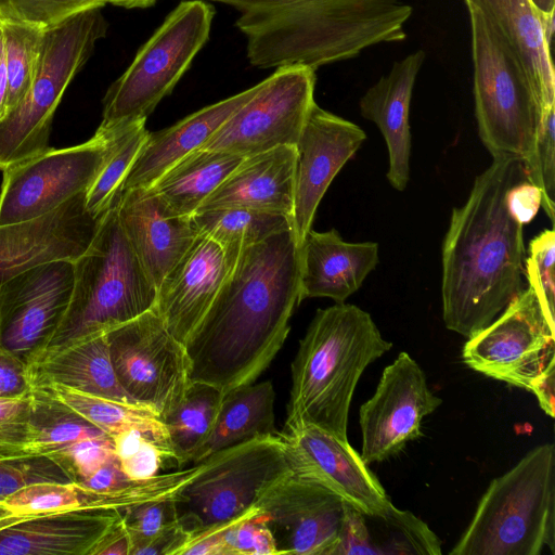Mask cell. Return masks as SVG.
Masks as SVG:
<instances>
[{
    "label": "cell",
    "mask_w": 555,
    "mask_h": 555,
    "mask_svg": "<svg viewBox=\"0 0 555 555\" xmlns=\"http://www.w3.org/2000/svg\"><path fill=\"white\" fill-rule=\"evenodd\" d=\"M293 229L245 247L184 344L190 380L223 395L254 383L282 348L300 299Z\"/></svg>",
    "instance_id": "cell-1"
},
{
    "label": "cell",
    "mask_w": 555,
    "mask_h": 555,
    "mask_svg": "<svg viewBox=\"0 0 555 555\" xmlns=\"http://www.w3.org/2000/svg\"><path fill=\"white\" fill-rule=\"evenodd\" d=\"M524 179L520 159L495 157L452 210L442 244V319L464 337L489 325L526 288L524 224L507 202Z\"/></svg>",
    "instance_id": "cell-2"
},
{
    "label": "cell",
    "mask_w": 555,
    "mask_h": 555,
    "mask_svg": "<svg viewBox=\"0 0 555 555\" xmlns=\"http://www.w3.org/2000/svg\"><path fill=\"white\" fill-rule=\"evenodd\" d=\"M412 7L402 0H306L242 13L236 26L247 38V57L259 68L320 66L364 49L405 38Z\"/></svg>",
    "instance_id": "cell-3"
},
{
    "label": "cell",
    "mask_w": 555,
    "mask_h": 555,
    "mask_svg": "<svg viewBox=\"0 0 555 555\" xmlns=\"http://www.w3.org/2000/svg\"><path fill=\"white\" fill-rule=\"evenodd\" d=\"M391 347L370 313L356 305L335 302L317 310L292 362L285 426L309 424L348 441L357 384Z\"/></svg>",
    "instance_id": "cell-4"
},
{
    "label": "cell",
    "mask_w": 555,
    "mask_h": 555,
    "mask_svg": "<svg viewBox=\"0 0 555 555\" xmlns=\"http://www.w3.org/2000/svg\"><path fill=\"white\" fill-rule=\"evenodd\" d=\"M116 204L74 261L70 302L42 358L127 323L155 306L156 286L120 225Z\"/></svg>",
    "instance_id": "cell-5"
},
{
    "label": "cell",
    "mask_w": 555,
    "mask_h": 555,
    "mask_svg": "<svg viewBox=\"0 0 555 555\" xmlns=\"http://www.w3.org/2000/svg\"><path fill=\"white\" fill-rule=\"evenodd\" d=\"M555 553V449L542 443L494 478L450 555Z\"/></svg>",
    "instance_id": "cell-6"
},
{
    "label": "cell",
    "mask_w": 555,
    "mask_h": 555,
    "mask_svg": "<svg viewBox=\"0 0 555 555\" xmlns=\"http://www.w3.org/2000/svg\"><path fill=\"white\" fill-rule=\"evenodd\" d=\"M466 8L470 21L479 138L493 158L520 159L527 180L538 186L535 150L542 108L501 33L475 7L466 4Z\"/></svg>",
    "instance_id": "cell-7"
},
{
    "label": "cell",
    "mask_w": 555,
    "mask_h": 555,
    "mask_svg": "<svg viewBox=\"0 0 555 555\" xmlns=\"http://www.w3.org/2000/svg\"><path fill=\"white\" fill-rule=\"evenodd\" d=\"M106 30L101 8L81 11L44 30L30 88L0 120V170L50 147L52 120L64 91Z\"/></svg>",
    "instance_id": "cell-8"
},
{
    "label": "cell",
    "mask_w": 555,
    "mask_h": 555,
    "mask_svg": "<svg viewBox=\"0 0 555 555\" xmlns=\"http://www.w3.org/2000/svg\"><path fill=\"white\" fill-rule=\"evenodd\" d=\"M292 468L289 450L280 433L216 452L173 495L179 522L191 538L229 526L253 513L262 491Z\"/></svg>",
    "instance_id": "cell-9"
},
{
    "label": "cell",
    "mask_w": 555,
    "mask_h": 555,
    "mask_svg": "<svg viewBox=\"0 0 555 555\" xmlns=\"http://www.w3.org/2000/svg\"><path fill=\"white\" fill-rule=\"evenodd\" d=\"M214 14V8L203 0L181 1L108 88L99 127L146 120L208 40Z\"/></svg>",
    "instance_id": "cell-10"
},
{
    "label": "cell",
    "mask_w": 555,
    "mask_h": 555,
    "mask_svg": "<svg viewBox=\"0 0 555 555\" xmlns=\"http://www.w3.org/2000/svg\"><path fill=\"white\" fill-rule=\"evenodd\" d=\"M111 361L125 391L159 418L190 384L185 347L154 310L106 332Z\"/></svg>",
    "instance_id": "cell-11"
},
{
    "label": "cell",
    "mask_w": 555,
    "mask_h": 555,
    "mask_svg": "<svg viewBox=\"0 0 555 555\" xmlns=\"http://www.w3.org/2000/svg\"><path fill=\"white\" fill-rule=\"evenodd\" d=\"M315 70L278 67L201 149L243 157L296 145L314 101Z\"/></svg>",
    "instance_id": "cell-12"
},
{
    "label": "cell",
    "mask_w": 555,
    "mask_h": 555,
    "mask_svg": "<svg viewBox=\"0 0 555 555\" xmlns=\"http://www.w3.org/2000/svg\"><path fill=\"white\" fill-rule=\"evenodd\" d=\"M462 360L482 375L530 390L555 362L554 326L530 286L489 325L468 337Z\"/></svg>",
    "instance_id": "cell-13"
},
{
    "label": "cell",
    "mask_w": 555,
    "mask_h": 555,
    "mask_svg": "<svg viewBox=\"0 0 555 555\" xmlns=\"http://www.w3.org/2000/svg\"><path fill=\"white\" fill-rule=\"evenodd\" d=\"M109 152L101 130L85 143L51 149L3 170L0 225L43 216L72 197L87 192Z\"/></svg>",
    "instance_id": "cell-14"
},
{
    "label": "cell",
    "mask_w": 555,
    "mask_h": 555,
    "mask_svg": "<svg viewBox=\"0 0 555 555\" xmlns=\"http://www.w3.org/2000/svg\"><path fill=\"white\" fill-rule=\"evenodd\" d=\"M75 260L29 267L0 285V346L25 364L38 362L67 311Z\"/></svg>",
    "instance_id": "cell-15"
},
{
    "label": "cell",
    "mask_w": 555,
    "mask_h": 555,
    "mask_svg": "<svg viewBox=\"0 0 555 555\" xmlns=\"http://www.w3.org/2000/svg\"><path fill=\"white\" fill-rule=\"evenodd\" d=\"M345 504L293 465L292 470L262 491L255 508L269 527L279 555H334Z\"/></svg>",
    "instance_id": "cell-16"
},
{
    "label": "cell",
    "mask_w": 555,
    "mask_h": 555,
    "mask_svg": "<svg viewBox=\"0 0 555 555\" xmlns=\"http://www.w3.org/2000/svg\"><path fill=\"white\" fill-rule=\"evenodd\" d=\"M441 403L420 364L400 352L384 369L374 395L360 406V454L365 464L387 461L420 438L422 420Z\"/></svg>",
    "instance_id": "cell-17"
},
{
    "label": "cell",
    "mask_w": 555,
    "mask_h": 555,
    "mask_svg": "<svg viewBox=\"0 0 555 555\" xmlns=\"http://www.w3.org/2000/svg\"><path fill=\"white\" fill-rule=\"evenodd\" d=\"M293 465L347 504L370 516L386 517L396 507L375 474L348 441L309 424L284 426Z\"/></svg>",
    "instance_id": "cell-18"
},
{
    "label": "cell",
    "mask_w": 555,
    "mask_h": 555,
    "mask_svg": "<svg viewBox=\"0 0 555 555\" xmlns=\"http://www.w3.org/2000/svg\"><path fill=\"white\" fill-rule=\"evenodd\" d=\"M366 134L358 125L321 108L310 109L296 147L292 229L298 245L311 230L327 188Z\"/></svg>",
    "instance_id": "cell-19"
},
{
    "label": "cell",
    "mask_w": 555,
    "mask_h": 555,
    "mask_svg": "<svg viewBox=\"0 0 555 555\" xmlns=\"http://www.w3.org/2000/svg\"><path fill=\"white\" fill-rule=\"evenodd\" d=\"M103 217L87 209L82 192L43 216L0 225V285L42 262L76 260L89 247Z\"/></svg>",
    "instance_id": "cell-20"
},
{
    "label": "cell",
    "mask_w": 555,
    "mask_h": 555,
    "mask_svg": "<svg viewBox=\"0 0 555 555\" xmlns=\"http://www.w3.org/2000/svg\"><path fill=\"white\" fill-rule=\"evenodd\" d=\"M237 258L214 240L197 234L158 284L153 310L181 344L209 309Z\"/></svg>",
    "instance_id": "cell-21"
},
{
    "label": "cell",
    "mask_w": 555,
    "mask_h": 555,
    "mask_svg": "<svg viewBox=\"0 0 555 555\" xmlns=\"http://www.w3.org/2000/svg\"><path fill=\"white\" fill-rule=\"evenodd\" d=\"M120 518L117 508H77L0 520V555H91Z\"/></svg>",
    "instance_id": "cell-22"
},
{
    "label": "cell",
    "mask_w": 555,
    "mask_h": 555,
    "mask_svg": "<svg viewBox=\"0 0 555 555\" xmlns=\"http://www.w3.org/2000/svg\"><path fill=\"white\" fill-rule=\"evenodd\" d=\"M116 207L131 247L157 288L197 236L192 216L172 215L150 188L122 192Z\"/></svg>",
    "instance_id": "cell-23"
},
{
    "label": "cell",
    "mask_w": 555,
    "mask_h": 555,
    "mask_svg": "<svg viewBox=\"0 0 555 555\" xmlns=\"http://www.w3.org/2000/svg\"><path fill=\"white\" fill-rule=\"evenodd\" d=\"M300 299L326 297L335 302L356 293L376 268L378 244L345 242L335 230L312 229L299 246Z\"/></svg>",
    "instance_id": "cell-24"
},
{
    "label": "cell",
    "mask_w": 555,
    "mask_h": 555,
    "mask_svg": "<svg viewBox=\"0 0 555 555\" xmlns=\"http://www.w3.org/2000/svg\"><path fill=\"white\" fill-rule=\"evenodd\" d=\"M426 54L417 50L396 61L390 72L370 87L360 100L361 115L383 134L389 158L387 179L403 191L410 178V105L417 74Z\"/></svg>",
    "instance_id": "cell-25"
},
{
    "label": "cell",
    "mask_w": 555,
    "mask_h": 555,
    "mask_svg": "<svg viewBox=\"0 0 555 555\" xmlns=\"http://www.w3.org/2000/svg\"><path fill=\"white\" fill-rule=\"evenodd\" d=\"M296 147L283 145L245 157L196 210L243 207L292 219Z\"/></svg>",
    "instance_id": "cell-26"
},
{
    "label": "cell",
    "mask_w": 555,
    "mask_h": 555,
    "mask_svg": "<svg viewBox=\"0 0 555 555\" xmlns=\"http://www.w3.org/2000/svg\"><path fill=\"white\" fill-rule=\"evenodd\" d=\"M259 83L208 105L157 132H149L121 192L149 188L171 166L204 146L217 130L258 90Z\"/></svg>",
    "instance_id": "cell-27"
},
{
    "label": "cell",
    "mask_w": 555,
    "mask_h": 555,
    "mask_svg": "<svg viewBox=\"0 0 555 555\" xmlns=\"http://www.w3.org/2000/svg\"><path fill=\"white\" fill-rule=\"evenodd\" d=\"M501 33L524 68L542 113L555 106V75L551 47L541 16L531 0H464Z\"/></svg>",
    "instance_id": "cell-28"
},
{
    "label": "cell",
    "mask_w": 555,
    "mask_h": 555,
    "mask_svg": "<svg viewBox=\"0 0 555 555\" xmlns=\"http://www.w3.org/2000/svg\"><path fill=\"white\" fill-rule=\"evenodd\" d=\"M34 387L61 385L87 395L138 404L115 374L106 332L47 354L29 366Z\"/></svg>",
    "instance_id": "cell-29"
},
{
    "label": "cell",
    "mask_w": 555,
    "mask_h": 555,
    "mask_svg": "<svg viewBox=\"0 0 555 555\" xmlns=\"http://www.w3.org/2000/svg\"><path fill=\"white\" fill-rule=\"evenodd\" d=\"M274 400L275 392L269 380L224 393L211 434L192 462L201 463L216 452L256 437L279 435Z\"/></svg>",
    "instance_id": "cell-30"
},
{
    "label": "cell",
    "mask_w": 555,
    "mask_h": 555,
    "mask_svg": "<svg viewBox=\"0 0 555 555\" xmlns=\"http://www.w3.org/2000/svg\"><path fill=\"white\" fill-rule=\"evenodd\" d=\"M244 158L198 149L171 166L149 188L169 212L191 217Z\"/></svg>",
    "instance_id": "cell-31"
},
{
    "label": "cell",
    "mask_w": 555,
    "mask_h": 555,
    "mask_svg": "<svg viewBox=\"0 0 555 555\" xmlns=\"http://www.w3.org/2000/svg\"><path fill=\"white\" fill-rule=\"evenodd\" d=\"M223 393L201 382H190L180 401L160 421L164 423L171 460L192 462L215 426Z\"/></svg>",
    "instance_id": "cell-32"
},
{
    "label": "cell",
    "mask_w": 555,
    "mask_h": 555,
    "mask_svg": "<svg viewBox=\"0 0 555 555\" xmlns=\"http://www.w3.org/2000/svg\"><path fill=\"white\" fill-rule=\"evenodd\" d=\"M29 401L30 454L53 456L79 440L109 436L44 387H34Z\"/></svg>",
    "instance_id": "cell-33"
},
{
    "label": "cell",
    "mask_w": 555,
    "mask_h": 555,
    "mask_svg": "<svg viewBox=\"0 0 555 555\" xmlns=\"http://www.w3.org/2000/svg\"><path fill=\"white\" fill-rule=\"evenodd\" d=\"M44 388L111 437L129 429L140 430L159 446L167 459H171L165 425L153 411L141 405L87 395L61 385Z\"/></svg>",
    "instance_id": "cell-34"
},
{
    "label": "cell",
    "mask_w": 555,
    "mask_h": 555,
    "mask_svg": "<svg viewBox=\"0 0 555 555\" xmlns=\"http://www.w3.org/2000/svg\"><path fill=\"white\" fill-rule=\"evenodd\" d=\"M192 220L197 234L217 242L231 256L278 232L292 229V219L243 207L215 208L195 212Z\"/></svg>",
    "instance_id": "cell-35"
},
{
    "label": "cell",
    "mask_w": 555,
    "mask_h": 555,
    "mask_svg": "<svg viewBox=\"0 0 555 555\" xmlns=\"http://www.w3.org/2000/svg\"><path fill=\"white\" fill-rule=\"evenodd\" d=\"M121 490L93 491L78 482H38L25 487L0 502L9 518L77 508H121Z\"/></svg>",
    "instance_id": "cell-36"
},
{
    "label": "cell",
    "mask_w": 555,
    "mask_h": 555,
    "mask_svg": "<svg viewBox=\"0 0 555 555\" xmlns=\"http://www.w3.org/2000/svg\"><path fill=\"white\" fill-rule=\"evenodd\" d=\"M98 129L108 137L109 152L101 171L86 192V207L94 216H104L117 203L124 181L149 131L145 129V120Z\"/></svg>",
    "instance_id": "cell-37"
},
{
    "label": "cell",
    "mask_w": 555,
    "mask_h": 555,
    "mask_svg": "<svg viewBox=\"0 0 555 555\" xmlns=\"http://www.w3.org/2000/svg\"><path fill=\"white\" fill-rule=\"evenodd\" d=\"M364 515L371 555L442 553L437 534L409 511L395 507L386 517Z\"/></svg>",
    "instance_id": "cell-38"
},
{
    "label": "cell",
    "mask_w": 555,
    "mask_h": 555,
    "mask_svg": "<svg viewBox=\"0 0 555 555\" xmlns=\"http://www.w3.org/2000/svg\"><path fill=\"white\" fill-rule=\"evenodd\" d=\"M0 26L8 70L9 113L21 103L30 88L46 29L13 21H0Z\"/></svg>",
    "instance_id": "cell-39"
},
{
    "label": "cell",
    "mask_w": 555,
    "mask_h": 555,
    "mask_svg": "<svg viewBox=\"0 0 555 555\" xmlns=\"http://www.w3.org/2000/svg\"><path fill=\"white\" fill-rule=\"evenodd\" d=\"M105 4L103 0H0V21L48 29L81 11Z\"/></svg>",
    "instance_id": "cell-40"
},
{
    "label": "cell",
    "mask_w": 555,
    "mask_h": 555,
    "mask_svg": "<svg viewBox=\"0 0 555 555\" xmlns=\"http://www.w3.org/2000/svg\"><path fill=\"white\" fill-rule=\"evenodd\" d=\"M555 232L544 230L529 243L525 258V278L551 323L555 325Z\"/></svg>",
    "instance_id": "cell-41"
},
{
    "label": "cell",
    "mask_w": 555,
    "mask_h": 555,
    "mask_svg": "<svg viewBox=\"0 0 555 555\" xmlns=\"http://www.w3.org/2000/svg\"><path fill=\"white\" fill-rule=\"evenodd\" d=\"M38 482H74L53 457L42 454L0 460V502L16 491Z\"/></svg>",
    "instance_id": "cell-42"
},
{
    "label": "cell",
    "mask_w": 555,
    "mask_h": 555,
    "mask_svg": "<svg viewBox=\"0 0 555 555\" xmlns=\"http://www.w3.org/2000/svg\"><path fill=\"white\" fill-rule=\"evenodd\" d=\"M130 537V555L163 530L179 522L173 496L147 501L119 509Z\"/></svg>",
    "instance_id": "cell-43"
},
{
    "label": "cell",
    "mask_w": 555,
    "mask_h": 555,
    "mask_svg": "<svg viewBox=\"0 0 555 555\" xmlns=\"http://www.w3.org/2000/svg\"><path fill=\"white\" fill-rule=\"evenodd\" d=\"M29 396L0 399V460L30 454Z\"/></svg>",
    "instance_id": "cell-44"
},
{
    "label": "cell",
    "mask_w": 555,
    "mask_h": 555,
    "mask_svg": "<svg viewBox=\"0 0 555 555\" xmlns=\"http://www.w3.org/2000/svg\"><path fill=\"white\" fill-rule=\"evenodd\" d=\"M227 555H279L273 535L257 508L223 530Z\"/></svg>",
    "instance_id": "cell-45"
},
{
    "label": "cell",
    "mask_w": 555,
    "mask_h": 555,
    "mask_svg": "<svg viewBox=\"0 0 555 555\" xmlns=\"http://www.w3.org/2000/svg\"><path fill=\"white\" fill-rule=\"evenodd\" d=\"M538 186L542 193L541 207L554 223L555 215V106L542 113L535 150Z\"/></svg>",
    "instance_id": "cell-46"
},
{
    "label": "cell",
    "mask_w": 555,
    "mask_h": 555,
    "mask_svg": "<svg viewBox=\"0 0 555 555\" xmlns=\"http://www.w3.org/2000/svg\"><path fill=\"white\" fill-rule=\"evenodd\" d=\"M51 457L65 468L74 482H80L117 456L112 437L105 436L79 440Z\"/></svg>",
    "instance_id": "cell-47"
},
{
    "label": "cell",
    "mask_w": 555,
    "mask_h": 555,
    "mask_svg": "<svg viewBox=\"0 0 555 555\" xmlns=\"http://www.w3.org/2000/svg\"><path fill=\"white\" fill-rule=\"evenodd\" d=\"M33 389L28 365L0 346V399H23Z\"/></svg>",
    "instance_id": "cell-48"
},
{
    "label": "cell",
    "mask_w": 555,
    "mask_h": 555,
    "mask_svg": "<svg viewBox=\"0 0 555 555\" xmlns=\"http://www.w3.org/2000/svg\"><path fill=\"white\" fill-rule=\"evenodd\" d=\"M164 460H168L165 452L146 438L133 454L120 460L119 464L129 480L143 481L158 475Z\"/></svg>",
    "instance_id": "cell-49"
},
{
    "label": "cell",
    "mask_w": 555,
    "mask_h": 555,
    "mask_svg": "<svg viewBox=\"0 0 555 555\" xmlns=\"http://www.w3.org/2000/svg\"><path fill=\"white\" fill-rule=\"evenodd\" d=\"M511 210L521 224L530 222L542 204L541 190L527 179L514 184L507 194Z\"/></svg>",
    "instance_id": "cell-50"
},
{
    "label": "cell",
    "mask_w": 555,
    "mask_h": 555,
    "mask_svg": "<svg viewBox=\"0 0 555 555\" xmlns=\"http://www.w3.org/2000/svg\"><path fill=\"white\" fill-rule=\"evenodd\" d=\"M190 539L191 534L178 522L150 540L138 555H179Z\"/></svg>",
    "instance_id": "cell-51"
},
{
    "label": "cell",
    "mask_w": 555,
    "mask_h": 555,
    "mask_svg": "<svg viewBox=\"0 0 555 555\" xmlns=\"http://www.w3.org/2000/svg\"><path fill=\"white\" fill-rule=\"evenodd\" d=\"M132 482L121 470L119 460L114 457L78 483L87 489L104 492L121 489Z\"/></svg>",
    "instance_id": "cell-52"
},
{
    "label": "cell",
    "mask_w": 555,
    "mask_h": 555,
    "mask_svg": "<svg viewBox=\"0 0 555 555\" xmlns=\"http://www.w3.org/2000/svg\"><path fill=\"white\" fill-rule=\"evenodd\" d=\"M227 527L215 528L193 535L179 552V555H227L223 541V530Z\"/></svg>",
    "instance_id": "cell-53"
},
{
    "label": "cell",
    "mask_w": 555,
    "mask_h": 555,
    "mask_svg": "<svg viewBox=\"0 0 555 555\" xmlns=\"http://www.w3.org/2000/svg\"><path fill=\"white\" fill-rule=\"evenodd\" d=\"M131 542L122 517L106 532L91 555H130Z\"/></svg>",
    "instance_id": "cell-54"
},
{
    "label": "cell",
    "mask_w": 555,
    "mask_h": 555,
    "mask_svg": "<svg viewBox=\"0 0 555 555\" xmlns=\"http://www.w3.org/2000/svg\"><path fill=\"white\" fill-rule=\"evenodd\" d=\"M538 399L540 408L550 417H554L555 401V362H552L533 382L530 390Z\"/></svg>",
    "instance_id": "cell-55"
},
{
    "label": "cell",
    "mask_w": 555,
    "mask_h": 555,
    "mask_svg": "<svg viewBox=\"0 0 555 555\" xmlns=\"http://www.w3.org/2000/svg\"><path fill=\"white\" fill-rule=\"evenodd\" d=\"M146 438L142 431L137 429L125 430L112 436L117 459L120 461L133 454Z\"/></svg>",
    "instance_id": "cell-56"
},
{
    "label": "cell",
    "mask_w": 555,
    "mask_h": 555,
    "mask_svg": "<svg viewBox=\"0 0 555 555\" xmlns=\"http://www.w3.org/2000/svg\"><path fill=\"white\" fill-rule=\"evenodd\" d=\"M205 1V0H203ZM234 7L241 13L273 10L293 5L306 0H209Z\"/></svg>",
    "instance_id": "cell-57"
},
{
    "label": "cell",
    "mask_w": 555,
    "mask_h": 555,
    "mask_svg": "<svg viewBox=\"0 0 555 555\" xmlns=\"http://www.w3.org/2000/svg\"><path fill=\"white\" fill-rule=\"evenodd\" d=\"M8 114V70L2 28L0 26V120Z\"/></svg>",
    "instance_id": "cell-58"
},
{
    "label": "cell",
    "mask_w": 555,
    "mask_h": 555,
    "mask_svg": "<svg viewBox=\"0 0 555 555\" xmlns=\"http://www.w3.org/2000/svg\"><path fill=\"white\" fill-rule=\"evenodd\" d=\"M105 3H111L127 9L133 8H147L155 3L156 0H103Z\"/></svg>",
    "instance_id": "cell-59"
},
{
    "label": "cell",
    "mask_w": 555,
    "mask_h": 555,
    "mask_svg": "<svg viewBox=\"0 0 555 555\" xmlns=\"http://www.w3.org/2000/svg\"><path fill=\"white\" fill-rule=\"evenodd\" d=\"M541 18L555 12V0H531Z\"/></svg>",
    "instance_id": "cell-60"
},
{
    "label": "cell",
    "mask_w": 555,
    "mask_h": 555,
    "mask_svg": "<svg viewBox=\"0 0 555 555\" xmlns=\"http://www.w3.org/2000/svg\"><path fill=\"white\" fill-rule=\"evenodd\" d=\"M9 518V514L7 513L5 509H3L1 506H0V520H4V519H8Z\"/></svg>",
    "instance_id": "cell-61"
}]
</instances>
